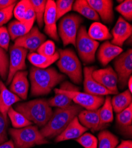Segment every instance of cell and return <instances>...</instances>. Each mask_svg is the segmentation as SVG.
I'll return each instance as SVG.
<instances>
[{
    "label": "cell",
    "mask_w": 132,
    "mask_h": 148,
    "mask_svg": "<svg viewBox=\"0 0 132 148\" xmlns=\"http://www.w3.org/2000/svg\"><path fill=\"white\" fill-rule=\"evenodd\" d=\"M36 19V16L35 12L30 4L26 11V13L25 14V17H24L23 22L33 27Z\"/></svg>",
    "instance_id": "b9f144b4"
},
{
    "label": "cell",
    "mask_w": 132,
    "mask_h": 148,
    "mask_svg": "<svg viewBox=\"0 0 132 148\" xmlns=\"http://www.w3.org/2000/svg\"><path fill=\"white\" fill-rule=\"evenodd\" d=\"M82 110L83 108L76 104H70L64 108H57L49 121L41 129L40 133L44 138L57 136Z\"/></svg>",
    "instance_id": "7a4b0ae2"
},
{
    "label": "cell",
    "mask_w": 132,
    "mask_h": 148,
    "mask_svg": "<svg viewBox=\"0 0 132 148\" xmlns=\"http://www.w3.org/2000/svg\"><path fill=\"white\" fill-rule=\"evenodd\" d=\"M1 89L0 92V113L7 120V113L9 109L15 103L20 101L21 99L17 95L7 89L5 85L1 81Z\"/></svg>",
    "instance_id": "ffe728a7"
},
{
    "label": "cell",
    "mask_w": 132,
    "mask_h": 148,
    "mask_svg": "<svg viewBox=\"0 0 132 148\" xmlns=\"http://www.w3.org/2000/svg\"><path fill=\"white\" fill-rule=\"evenodd\" d=\"M74 2L73 0H57L55 2L57 21L72 10Z\"/></svg>",
    "instance_id": "1f68e13d"
},
{
    "label": "cell",
    "mask_w": 132,
    "mask_h": 148,
    "mask_svg": "<svg viewBox=\"0 0 132 148\" xmlns=\"http://www.w3.org/2000/svg\"><path fill=\"white\" fill-rule=\"evenodd\" d=\"M111 44L122 47L124 43L131 36L132 26L122 17H119L112 29Z\"/></svg>",
    "instance_id": "9a60e30c"
},
{
    "label": "cell",
    "mask_w": 132,
    "mask_h": 148,
    "mask_svg": "<svg viewBox=\"0 0 132 148\" xmlns=\"http://www.w3.org/2000/svg\"><path fill=\"white\" fill-rule=\"evenodd\" d=\"M60 90L64 91H79V88L71 84L69 81H65L62 83L60 86Z\"/></svg>",
    "instance_id": "7bdbcfd3"
},
{
    "label": "cell",
    "mask_w": 132,
    "mask_h": 148,
    "mask_svg": "<svg viewBox=\"0 0 132 148\" xmlns=\"http://www.w3.org/2000/svg\"><path fill=\"white\" fill-rule=\"evenodd\" d=\"M46 39V36L39 31L38 27H33L27 34L16 39L14 45L25 48L31 53L36 51Z\"/></svg>",
    "instance_id": "8fae6325"
},
{
    "label": "cell",
    "mask_w": 132,
    "mask_h": 148,
    "mask_svg": "<svg viewBox=\"0 0 132 148\" xmlns=\"http://www.w3.org/2000/svg\"><path fill=\"white\" fill-rule=\"evenodd\" d=\"M89 5L96 11L105 23H111L114 19L113 1L111 0H87Z\"/></svg>",
    "instance_id": "e0dca14e"
},
{
    "label": "cell",
    "mask_w": 132,
    "mask_h": 148,
    "mask_svg": "<svg viewBox=\"0 0 132 148\" xmlns=\"http://www.w3.org/2000/svg\"><path fill=\"white\" fill-rule=\"evenodd\" d=\"M100 43L92 39L88 36L86 27L81 26L76 39V48L80 59L85 64H90L95 61V52Z\"/></svg>",
    "instance_id": "52a82bcc"
},
{
    "label": "cell",
    "mask_w": 132,
    "mask_h": 148,
    "mask_svg": "<svg viewBox=\"0 0 132 148\" xmlns=\"http://www.w3.org/2000/svg\"><path fill=\"white\" fill-rule=\"evenodd\" d=\"M27 75V71L17 72L13 77L10 86V91L24 100L27 99L29 88Z\"/></svg>",
    "instance_id": "2e32d148"
},
{
    "label": "cell",
    "mask_w": 132,
    "mask_h": 148,
    "mask_svg": "<svg viewBox=\"0 0 132 148\" xmlns=\"http://www.w3.org/2000/svg\"><path fill=\"white\" fill-rule=\"evenodd\" d=\"M127 85H128L129 91L131 93V92H132V77L131 76L129 78V79L127 81Z\"/></svg>",
    "instance_id": "7dc6e473"
},
{
    "label": "cell",
    "mask_w": 132,
    "mask_h": 148,
    "mask_svg": "<svg viewBox=\"0 0 132 148\" xmlns=\"http://www.w3.org/2000/svg\"><path fill=\"white\" fill-rule=\"evenodd\" d=\"M116 148H132V142L131 140H122Z\"/></svg>",
    "instance_id": "f6af8a7d"
},
{
    "label": "cell",
    "mask_w": 132,
    "mask_h": 148,
    "mask_svg": "<svg viewBox=\"0 0 132 148\" xmlns=\"http://www.w3.org/2000/svg\"><path fill=\"white\" fill-rule=\"evenodd\" d=\"M1 81H0V92H1Z\"/></svg>",
    "instance_id": "c3c4849f"
},
{
    "label": "cell",
    "mask_w": 132,
    "mask_h": 148,
    "mask_svg": "<svg viewBox=\"0 0 132 148\" xmlns=\"http://www.w3.org/2000/svg\"><path fill=\"white\" fill-rule=\"evenodd\" d=\"M16 3L11 6L0 10V27H3L13 17V10Z\"/></svg>",
    "instance_id": "f35d334b"
},
{
    "label": "cell",
    "mask_w": 132,
    "mask_h": 148,
    "mask_svg": "<svg viewBox=\"0 0 132 148\" xmlns=\"http://www.w3.org/2000/svg\"><path fill=\"white\" fill-rule=\"evenodd\" d=\"M30 5V3L29 0H22L16 4L13 10V14L17 20L23 22L26 11Z\"/></svg>",
    "instance_id": "d590c367"
},
{
    "label": "cell",
    "mask_w": 132,
    "mask_h": 148,
    "mask_svg": "<svg viewBox=\"0 0 132 148\" xmlns=\"http://www.w3.org/2000/svg\"><path fill=\"white\" fill-rule=\"evenodd\" d=\"M65 79V75L58 73L54 68L42 69L31 67L30 70L31 95L39 96L49 94Z\"/></svg>",
    "instance_id": "6da1fadb"
},
{
    "label": "cell",
    "mask_w": 132,
    "mask_h": 148,
    "mask_svg": "<svg viewBox=\"0 0 132 148\" xmlns=\"http://www.w3.org/2000/svg\"><path fill=\"white\" fill-rule=\"evenodd\" d=\"M98 148H116L118 144L117 136L108 130H103L98 134Z\"/></svg>",
    "instance_id": "f1b7e54d"
},
{
    "label": "cell",
    "mask_w": 132,
    "mask_h": 148,
    "mask_svg": "<svg viewBox=\"0 0 132 148\" xmlns=\"http://www.w3.org/2000/svg\"><path fill=\"white\" fill-rule=\"evenodd\" d=\"M32 27L26 23L14 20L9 23L7 30L11 40H15L29 32Z\"/></svg>",
    "instance_id": "83f0119b"
},
{
    "label": "cell",
    "mask_w": 132,
    "mask_h": 148,
    "mask_svg": "<svg viewBox=\"0 0 132 148\" xmlns=\"http://www.w3.org/2000/svg\"><path fill=\"white\" fill-rule=\"evenodd\" d=\"M27 58L30 62L35 67L45 69L49 67L59 59V53L56 51L52 56H46L36 52H31L28 55Z\"/></svg>",
    "instance_id": "603a6c76"
},
{
    "label": "cell",
    "mask_w": 132,
    "mask_h": 148,
    "mask_svg": "<svg viewBox=\"0 0 132 148\" xmlns=\"http://www.w3.org/2000/svg\"><path fill=\"white\" fill-rule=\"evenodd\" d=\"M78 116L82 126L91 129L93 132L100 130L99 108L95 110H82Z\"/></svg>",
    "instance_id": "44dd1931"
},
{
    "label": "cell",
    "mask_w": 132,
    "mask_h": 148,
    "mask_svg": "<svg viewBox=\"0 0 132 148\" xmlns=\"http://www.w3.org/2000/svg\"><path fill=\"white\" fill-rule=\"evenodd\" d=\"M111 100V97L110 96H107L104 100L103 106L101 108H99L100 130L105 129L108 125L113 120V109Z\"/></svg>",
    "instance_id": "cb8c5ba5"
},
{
    "label": "cell",
    "mask_w": 132,
    "mask_h": 148,
    "mask_svg": "<svg viewBox=\"0 0 132 148\" xmlns=\"http://www.w3.org/2000/svg\"><path fill=\"white\" fill-rule=\"evenodd\" d=\"M88 130L87 128L82 126L78 118L76 116L72 120L66 129L56 137V142H62L67 140L78 139Z\"/></svg>",
    "instance_id": "ac0fdd59"
},
{
    "label": "cell",
    "mask_w": 132,
    "mask_h": 148,
    "mask_svg": "<svg viewBox=\"0 0 132 148\" xmlns=\"http://www.w3.org/2000/svg\"><path fill=\"white\" fill-rule=\"evenodd\" d=\"M10 42V36L5 27H0V47L8 51Z\"/></svg>",
    "instance_id": "ab89813d"
},
{
    "label": "cell",
    "mask_w": 132,
    "mask_h": 148,
    "mask_svg": "<svg viewBox=\"0 0 132 148\" xmlns=\"http://www.w3.org/2000/svg\"><path fill=\"white\" fill-rule=\"evenodd\" d=\"M7 116L9 117L12 126L14 129H20L32 125V122L28 120L23 114L17 112L13 107H11L9 109Z\"/></svg>",
    "instance_id": "f546056e"
},
{
    "label": "cell",
    "mask_w": 132,
    "mask_h": 148,
    "mask_svg": "<svg viewBox=\"0 0 132 148\" xmlns=\"http://www.w3.org/2000/svg\"><path fill=\"white\" fill-rule=\"evenodd\" d=\"M15 110L39 127H44L53 114V111L45 99H36L15 106Z\"/></svg>",
    "instance_id": "3957f363"
},
{
    "label": "cell",
    "mask_w": 132,
    "mask_h": 148,
    "mask_svg": "<svg viewBox=\"0 0 132 148\" xmlns=\"http://www.w3.org/2000/svg\"><path fill=\"white\" fill-rule=\"evenodd\" d=\"M55 94H65L71 98L76 104L85 108L87 110H95L98 109L103 104L105 98L103 96H98L79 91H64L55 88Z\"/></svg>",
    "instance_id": "ba28073f"
},
{
    "label": "cell",
    "mask_w": 132,
    "mask_h": 148,
    "mask_svg": "<svg viewBox=\"0 0 132 148\" xmlns=\"http://www.w3.org/2000/svg\"><path fill=\"white\" fill-rule=\"evenodd\" d=\"M116 10L120 13L127 20H132V1L126 0L116 7Z\"/></svg>",
    "instance_id": "8d00e7d4"
},
{
    "label": "cell",
    "mask_w": 132,
    "mask_h": 148,
    "mask_svg": "<svg viewBox=\"0 0 132 148\" xmlns=\"http://www.w3.org/2000/svg\"><path fill=\"white\" fill-rule=\"evenodd\" d=\"M115 72L117 75V84L121 90L127 84L132 73V50L128 49L125 52L119 55L114 61Z\"/></svg>",
    "instance_id": "9c48e42d"
},
{
    "label": "cell",
    "mask_w": 132,
    "mask_h": 148,
    "mask_svg": "<svg viewBox=\"0 0 132 148\" xmlns=\"http://www.w3.org/2000/svg\"><path fill=\"white\" fill-rule=\"evenodd\" d=\"M0 148H16L14 143L12 140L6 142L1 145H0Z\"/></svg>",
    "instance_id": "bcb514c9"
},
{
    "label": "cell",
    "mask_w": 132,
    "mask_h": 148,
    "mask_svg": "<svg viewBox=\"0 0 132 148\" xmlns=\"http://www.w3.org/2000/svg\"><path fill=\"white\" fill-rule=\"evenodd\" d=\"M72 10L89 20L94 21L100 20L98 14L89 5L86 0H77L73 4Z\"/></svg>",
    "instance_id": "484cf974"
},
{
    "label": "cell",
    "mask_w": 132,
    "mask_h": 148,
    "mask_svg": "<svg viewBox=\"0 0 132 148\" xmlns=\"http://www.w3.org/2000/svg\"><path fill=\"white\" fill-rule=\"evenodd\" d=\"M30 2L35 12L39 27L42 28L44 23V14L47 1L46 0H31Z\"/></svg>",
    "instance_id": "4dcf8cb0"
},
{
    "label": "cell",
    "mask_w": 132,
    "mask_h": 148,
    "mask_svg": "<svg viewBox=\"0 0 132 148\" xmlns=\"http://www.w3.org/2000/svg\"><path fill=\"white\" fill-rule=\"evenodd\" d=\"M131 93L127 90L114 96L111 102L113 109L116 113H118L127 108L131 104Z\"/></svg>",
    "instance_id": "4316f807"
},
{
    "label": "cell",
    "mask_w": 132,
    "mask_h": 148,
    "mask_svg": "<svg viewBox=\"0 0 132 148\" xmlns=\"http://www.w3.org/2000/svg\"><path fill=\"white\" fill-rule=\"evenodd\" d=\"M71 98L68 96L63 94L56 93L55 96L48 100V103L50 107H56L59 108H64L71 104Z\"/></svg>",
    "instance_id": "d6a6232c"
},
{
    "label": "cell",
    "mask_w": 132,
    "mask_h": 148,
    "mask_svg": "<svg viewBox=\"0 0 132 148\" xmlns=\"http://www.w3.org/2000/svg\"><path fill=\"white\" fill-rule=\"evenodd\" d=\"M76 140L84 148H97L98 146V139L89 133H83Z\"/></svg>",
    "instance_id": "836d02e7"
},
{
    "label": "cell",
    "mask_w": 132,
    "mask_h": 148,
    "mask_svg": "<svg viewBox=\"0 0 132 148\" xmlns=\"http://www.w3.org/2000/svg\"><path fill=\"white\" fill-rule=\"evenodd\" d=\"M94 70H95L94 66H86L83 69V89L85 92L98 96L113 94L93 78L92 73Z\"/></svg>",
    "instance_id": "5bb4252c"
},
{
    "label": "cell",
    "mask_w": 132,
    "mask_h": 148,
    "mask_svg": "<svg viewBox=\"0 0 132 148\" xmlns=\"http://www.w3.org/2000/svg\"><path fill=\"white\" fill-rule=\"evenodd\" d=\"M87 33L90 38L95 41H103L112 39V35L106 26L99 22L93 23Z\"/></svg>",
    "instance_id": "d4e9b609"
},
{
    "label": "cell",
    "mask_w": 132,
    "mask_h": 148,
    "mask_svg": "<svg viewBox=\"0 0 132 148\" xmlns=\"http://www.w3.org/2000/svg\"><path fill=\"white\" fill-rule=\"evenodd\" d=\"M116 121L119 130L126 137H131L132 103L122 112L117 113Z\"/></svg>",
    "instance_id": "7402d4cb"
},
{
    "label": "cell",
    "mask_w": 132,
    "mask_h": 148,
    "mask_svg": "<svg viewBox=\"0 0 132 148\" xmlns=\"http://www.w3.org/2000/svg\"><path fill=\"white\" fill-rule=\"evenodd\" d=\"M16 2L14 0H0V10L6 8L16 3Z\"/></svg>",
    "instance_id": "ee69618b"
},
{
    "label": "cell",
    "mask_w": 132,
    "mask_h": 148,
    "mask_svg": "<svg viewBox=\"0 0 132 148\" xmlns=\"http://www.w3.org/2000/svg\"><path fill=\"white\" fill-rule=\"evenodd\" d=\"M123 52V49L106 41L100 47L97 57L100 62L104 66L117 58Z\"/></svg>",
    "instance_id": "d6986e66"
},
{
    "label": "cell",
    "mask_w": 132,
    "mask_h": 148,
    "mask_svg": "<svg viewBox=\"0 0 132 148\" xmlns=\"http://www.w3.org/2000/svg\"><path fill=\"white\" fill-rule=\"evenodd\" d=\"M8 120L0 113V145L7 142L8 139L7 130Z\"/></svg>",
    "instance_id": "60d3db41"
},
{
    "label": "cell",
    "mask_w": 132,
    "mask_h": 148,
    "mask_svg": "<svg viewBox=\"0 0 132 148\" xmlns=\"http://www.w3.org/2000/svg\"><path fill=\"white\" fill-rule=\"evenodd\" d=\"M83 21V18L76 14H68L60 20L57 33L65 46L71 44L76 47L78 31Z\"/></svg>",
    "instance_id": "8992f818"
},
{
    "label": "cell",
    "mask_w": 132,
    "mask_h": 148,
    "mask_svg": "<svg viewBox=\"0 0 132 148\" xmlns=\"http://www.w3.org/2000/svg\"><path fill=\"white\" fill-rule=\"evenodd\" d=\"M27 53L28 51L25 48L16 46L14 45L11 46L9 70L6 80L7 85H9L11 83L13 77L17 72L25 71L27 68L26 59Z\"/></svg>",
    "instance_id": "30bf717a"
},
{
    "label": "cell",
    "mask_w": 132,
    "mask_h": 148,
    "mask_svg": "<svg viewBox=\"0 0 132 148\" xmlns=\"http://www.w3.org/2000/svg\"><path fill=\"white\" fill-rule=\"evenodd\" d=\"M59 59L57 66L59 70L69 77L74 83L80 84L82 81V65L75 52L70 48L59 49Z\"/></svg>",
    "instance_id": "277c9868"
},
{
    "label": "cell",
    "mask_w": 132,
    "mask_h": 148,
    "mask_svg": "<svg viewBox=\"0 0 132 148\" xmlns=\"http://www.w3.org/2000/svg\"><path fill=\"white\" fill-rule=\"evenodd\" d=\"M55 45L52 40L45 41L37 50L38 53L46 56H52L56 52Z\"/></svg>",
    "instance_id": "74e56055"
},
{
    "label": "cell",
    "mask_w": 132,
    "mask_h": 148,
    "mask_svg": "<svg viewBox=\"0 0 132 148\" xmlns=\"http://www.w3.org/2000/svg\"><path fill=\"white\" fill-rule=\"evenodd\" d=\"M56 13L55 2L53 0H48L46 3L44 14V32L48 36L55 41L59 40L56 26Z\"/></svg>",
    "instance_id": "4fadbf2b"
},
{
    "label": "cell",
    "mask_w": 132,
    "mask_h": 148,
    "mask_svg": "<svg viewBox=\"0 0 132 148\" xmlns=\"http://www.w3.org/2000/svg\"><path fill=\"white\" fill-rule=\"evenodd\" d=\"M93 78L113 94H118L117 75L111 66L94 70L92 73Z\"/></svg>",
    "instance_id": "7c38bea8"
},
{
    "label": "cell",
    "mask_w": 132,
    "mask_h": 148,
    "mask_svg": "<svg viewBox=\"0 0 132 148\" xmlns=\"http://www.w3.org/2000/svg\"><path fill=\"white\" fill-rule=\"evenodd\" d=\"M9 133L16 148H30L35 145L48 143L37 126H29L20 129H10Z\"/></svg>",
    "instance_id": "5b68a950"
},
{
    "label": "cell",
    "mask_w": 132,
    "mask_h": 148,
    "mask_svg": "<svg viewBox=\"0 0 132 148\" xmlns=\"http://www.w3.org/2000/svg\"><path fill=\"white\" fill-rule=\"evenodd\" d=\"M9 70V59L5 51L0 47V76L7 80Z\"/></svg>",
    "instance_id": "e575fe53"
}]
</instances>
